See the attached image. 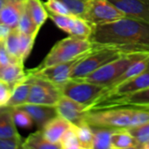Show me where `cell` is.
<instances>
[{
  "mask_svg": "<svg viewBox=\"0 0 149 149\" xmlns=\"http://www.w3.org/2000/svg\"><path fill=\"white\" fill-rule=\"evenodd\" d=\"M55 107L58 115L75 126L85 122V118L88 112L86 105L80 104L64 95L61 96Z\"/></svg>",
  "mask_w": 149,
  "mask_h": 149,
  "instance_id": "11",
  "label": "cell"
},
{
  "mask_svg": "<svg viewBox=\"0 0 149 149\" xmlns=\"http://www.w3.org/2000/svg\"><path fill=\"white\" fill-rule=\"evenodd\" d=\"M20 137L12 117V108L6 107L0 113V138Z\"/></svg>",
  "mask_w": 149,
  "mask_h": 149,
  "instance_id": "22",
  "label": "cell"
},
{
  "mask_svg": "<svg viewBox=\"0 0 149 149\" xmlns=\"http://www.w3.org/2000/svg\"><path fill=\"white\" fill-rule=\"evenodd\" d=\"M126 17L149 23V0H108Z\"/></svg>",
  "mask_w": 149,
  "mask_h": 149,
  "instance_id": "12",
  "label": "cell"
},
{
  "mask_svg": "<svg viewBox=\"0 0 149 149\" xmlns=\"http://www.w3.org/2000/svg\"><path fill=\"white\" fill-rule=\"evenodd\" d=\"M89 40L93 47H115L124 53L149 52V23L124 17L108 24L93 25Z\"/></svg>",
  "mask_w": 149,
  "mask_h": 149,
  "instance_id": "1",
  "label": "cell"
},
{
  "mask_svg": "<svg viewBox=\"0 0 149 149\" xmlns=\"http://www.w3.org/2000/svg\"><path fill=\"white\" fill-rule=\"evenodd\" d=\"M19 107L23 108L30 114L34 124L39 130H42L50 120L58 115L56 107L52 106L25 103Z\"/></svg>",
  "mask_w": 149,
  "mask_h": 149,
  "instance_id": "13",
  "label": "cell"
},
{
  "mask_svg": "<svg viewBox=\"0 0 149 149\" xmlns=\"http://www.w3.org/2000/svg\"><path fill=\"white\" fill-rule=\"evenodd\" d=\"M7 1H8V0H0V12H1L3 7L4 6V4L7 3Z\"/></svg>",
  "mask_w": 149,
  "mask_h": 149,
  "instance_id": "38",
  "label": "cell"
},
{
  "mask_svg": "<svg viewBox=\"0 0 149 149\" xmlns=\"http://www.w3.org/2000/svg\"><path fill=\"white\" fill-rule=\"evenodd\" d=\"M73 127H74V130H75L76 134L78 136L81 148H93V132L92 127L85 121V122H82L77 126L73 125Z\"/></svg>",
  "mask_w": 149,
  "mask_h": 149,
  "instance_id": "26",
  "label": "cell"
},
{
  "mask_svg": "<svg viewBox=\"0 0 149 149\" xmlns=\"http://www.w3.org/2000/svg\"><path fill=\"white\" fill-rule=\"evenodd\" d=\"M62 2L67 9L70 10L72 15L84 17L87 8L90 4L91 0H59Z\"/></svg>",
  "mask_w": 149,
  "mask_h": 149,
  "instance_id": "28",
  "label": "cell"
},
{
  "mask_svg": "<svg viewBox=\"0 0 149 149\" xmlns=\"http://www.w3.org/2000/svg\"><path fill=\"white\" fill-rule=\"evenodd\" d=\"M48 17L53 21V23L60 30H62L65 32H68L72 15H60V14H55L48 11Z\"/></svg>",
  "mask_w": 149,
  "mask_h": 149,
  "instance_id": "32",
  "label": "cell"
},
{
  "mask_svg": "<svg viewBox=\"0 0 149 149\" xmlns=\"http://www.w3.org/2000/svg\"><path fill=\"white\" fill-rule=\"evenodd\" d=\"M85 121L91 127L128 129L149 121V108L113 107L88 111Z\"/></svg>",
  "mask_w": 149,
  "mask_h": 149,
  "instance_id": "2",
  "label": "cell"
},
{
  "mask_svg": "<svg viewBox=\"0 0 149 149\" xmlns=\"http://www.w3.org/2000/svg\"><path fill=\"white\" fill-rule=\"evenodd\" d=\"M44 5L49 12L60 15H72L67 7L59 0H46Z\"/></svg>",
  "mask_w": 149,
  "mask_h": 149,
  "instance_id": "33",
  "label": "cell"
},
{
  "mask_svg": "<svg viewBox=\"0 0 149 149\" xmlns=\"http://www.w3.org/2000/svg\"><path fill=\"white\" fill-rule=\"evenodd\" d=\"M32 77L27 72V76L17 84L11 92L10 98L6 105L8 107H19L27 102V99L29 97L31 86Z\"/></svg>",
  "mask_w": 149,
  "mask_h": 149,
  "instance_id": "18",
  "label": "cell"
},
{
  "mask_svg": "<svg viewBox=\"0 0 149 149\" xmlns=\"http://www.w3.org/2000/svg\"><path fill=\"white\" fill-rule=\"evenodd\" d=\"M25 4L26 0H8L0 12V24H3L11 29L17 28Z\"/></svg>",
  "mask_w": 149,
  "mask_h": 149,
  "instance_id": "15",
  "label": "cell"
},
{
  "mask_svg": "<svg viewBox=\"0 0 149 149\" xmlns=\"http://www.w3.org/2000/svg\"><path fill=\"white\" fill-rule=\"evenodd\" d=\"M147 87H149V67L145 72H143L140 75L134 77V79L127 80V81L117 86L116 87H114L113 89L108 90L101 97L122 95V94L129 93L138 91V90L147 88Z\"/></svg>",
  "mask_w": 149,
  "mask_h": 149,
  "instance_id": "14",
  "label": "cell"
},
{
  "mask_svg": "<svg viewBox=\"0 0 149 149\" xmlns=\"http://www.w3.org/2000/svg\"><path fill=\"white\" fill-rule=\"evenodd\" d=\"M27 76L24 69V63L17 62L0 66V80L7 84L11 89Z\"/></svg>",
  "mask_w": 149,
  "mask_h": 149,
  "instance_id": "17",
  "label": "cell"
},
{
  "mask_svg": "<svg viewBox=\"0 0 149 149\" xmlns=\"http://www.w3.org/2000/svg\"><path fill=\"white\" fill-rule=\"evenodd\" d=\"M113 107L149 108V87L122 95L101 97L88 107L87 111Z\"/></svg>",
  "mask_w": 149,
  "mask_h": 149,
  "instance_id": "7",
  "label": "cell"
},
{
  "mask_svg": "<svg viewBox=\"0 0 149 149\" xmlns=\"http://www.w3.org/2000/svg\"><path fill=\"white\" fill-rule=\"evenodd\" d=\"M17 29L22 33H24L27 35H35V36L38 35V33L40 30L37 26L35 22L33 21L26 4H25V7L19 17Z\"/></svg>",
  "mask_w": 149,
  "mask_h": 149,
  "instance_id": "25",
  "label": "cell"
},
{
  "mask_svg": "<svg viewBox=\"0 0 149 149\" xmlns=\"http://www.w3.org/2000/svg\"><path fill=\"white\" fill-rule=\"evenodd\" d=\"M26 6L33 21L37 26L41 29L46 19L49 17L48 11L44 3H42L40 0H26Z\"/></svg>",
  "mask_w": 149,
  "mask_h": 149,
  "instance_id": "24",
  "label": "cell"
},
{
  "mask_svg": "<svg viewBox=\"0 0 149 149\" xmlns=\"http://www.w3.org/2000/svg\"><path fill=\"white\" fill-rule=\"evenodd\" d=\"M72 126V123H70L61 116L57 115L45 124V126L42 129V132L48 141L53 144L59 145V141L63 137L64 134Z\"/></svg>",
  "mask_w": 149,
  "mask_h": 149,
  "instance_id": "16",
  "label": "cell"
},
{
  "mask_svg": "<svg viewBox=\"0 0 149 149\" xmlns=\"http://www.w3.org/2000/svg\"><path fill=\"white\" fill-rule=\"evenodd\" d=\"M31 77V86L26 103L56 107L62 96L61 88L47 80Z\"/></svg>",
  "mask_w": 149,
  "mask_h": 149,
  "instance_id": "8",
  "label": "cell"
},
{
  "mask_svg": "<svg viewBox=\"0 0 149 149\" xmlns=\"http://www.w3.org/2000/svg\"><path fill=\"white\" fill-rule=\"evenodd\" d=\"M93 132V148L111 149V136L116 129L92 127Z\"/></svg>",
  "mask_w": 149,
  "mask_h": 149,
  "instance_id": "23",
  "label": "cell"
},
{
  "mask_svg": "<svg viewBox=\"0 0 149 149\" xmlns=\"http://www.w3.org/2000/svg\"><path fill=\"white\" fill-rule=\"evenodd\" d=\"M126 17L108 0H91L83 18L93 25L108 24Z\"/></svg>",
  "mask_w": 149,
  "mask_h": 149,
  "instance_id": "9",
  "label": "cell"
},
{
  "mask_svg": "<svg viewBox=\"0 0 149 149\" xmlns=\"http://www.w3.org/2000/svg\"><path fill=\"white\" fill-rule=\"evenodd\" d=\"M4 45L12 57L22 62L20 57V31L17 28L11 29L9 36L4 41Z\"/></svg>",
  "mask_w": 149,
  "mask_h": 149,
  "instance_id": "27",
  "label": "cell"
},
{
  "mask_svg": "<svg viewBox=\"0 0 149 149\" xmlns=\"http://www.w3.org/2000/svg\"><path fill=\"white\" fill-rule=\"evenodd\" d=\"M139 148L135 138L127 129H116L111 136V149Z\"/></svg>",
  "mask_w": 149,
  "mask_h": 149,
  "instance_id": "19",
  "label": "cell"
},
{
  "mask_svg": "<svg viewBox=\"0 0 149 149\" xmlns=\"http://www.w3.org/2000/svg\"><path fill=\"white\" fill-rule=\"evenodd\" d=\"M127 130L137 141L139 148L142 149L144 145L149 142V121L136 127H130Z\"/></svg>",
  "mask_w": 149,
  "mask_h": 149,
  "instance_id": "29",
  "label": "cell"
},
{
  "mask_svg": "<svg viewBox=\"0 0 149 149\" xmlns=\"http://www.w3.org/2000/svg\"><path fill=\"white\" fill-rule=\"evenodd\" d=\"M62 95L68 97L87 107L104 95L108 88L84 79H70L60 86Z\"/></svg>",
  "mask_w": 149,
  "mask_h": 149,
  "instance_id": "6",
  "label": "cell"
},
{
  "mask_svg": "<svg viewBox=\"0 0 149 149\" xmlns=\"http://www.w3.org/2000/svg\"><path fill=\"white\" fill-rule=\"evenodd\" d=\"M149 52H131L116 58L99 68L84 80L109 88L134 63L148 56Z\"/></svg>",
  "mask_w": 149,
  "mask_h": 149,
  "instance_id": "4",
  "label": "cell"
},
{
  "mask_svg": "<svg viewBox=\"0 0 149 149\" xmlns=\"http://www.w3.org/2000/svg\"><path fill=\"white\" fill-rule=\"evenodd\" d=\"M17 62H20V61L16 59L14 57H12L9 53V52L7 51L4 45V43H0V66L7 65L17 63Z\"/></svg>",
  "mask_w": 149,
  "mask_h": 149,
  "instance_id": "35",
  "label": "cell"
},
{
  "mask_svg": "<svg viewBox=\"0 0 149 149\" xmlns=\"http://www.w3.org/2000/svg\"><path fill=\"white\" fill-rule=\"evenodd\" d=\"M12 89L4 82L0 80V107H6Z\"/></svg>",
  "mask_w": 149,
  "mask_h": 149,
  "instance_id": "36",
  "label": "cell"
},
{
  "mask_svg": "<svg viewBox=\"0 0 149 149\" xmlns=\"http://www.w3.org/2000/svg\"><path fill=\"white\" fill-rule=\"evenodd\" d=\"M10 31H11V28H10L9 26L3 24H0V43H4Z\"/></svg>",
  "mask_w": 149,
  "mask_h": 149,
  "instance_id": "37",
  "label": "cell"
},
{
  "mask_svg": "<svg viewBox=\"0 0 149 149\" xmlns=\"http://www.w3.org/2000/svg\"><path fill=\"white\" fill-rule=\"evenodd\" d=\"M23 138L11 137V138H0V149H19L22 148Z\"/></svg>",
  "mask_w": 149,
  "mask_h": 149,
  "instance_id": "34",
  "label": "cell"
},
{
  "mask_svg": "<svg viewBox=\"0 0 149 149\" xmlns=\"http://www.w3.org/2000/svg\"><path fill=\"white\" fill-rule=\"evenodd\" d=\"M22 148L24 149H61L58 144L51 143L45 137L42 130H38L37 132L31 134L25 140H24L22 144Z\"/></svg>",
  "mask_w": 149,
  "mask_h": 149,
  "instance_id": "21",
  "label": "cell"
},
{
  "mask_svg": "<svg viewBox=\"0 0 149 149\" xmlns=\"http://www.w3.org/2000/svg\"><path fill=\"white\" fill-rule=\"evenodd\" d=\"M61 149H82L73 125L64 134L59 141Z\"/></svg>",
  "mask_w": 149,
  "mask_h": 149,
  "instance_id": "31",
  "label": "cell"
},
{
  "mask_svg": "<svg viewBox=\"0 0 149 149\" xmlns=\"http://www.w3.org/2000/svg\"><path fill=\"white\" fill-rule=\"evenodd\" d=\"M122 51L115 47L98 46L84 56L73 67L70 79H84L88 75L102 67L106 64L125 55Z\"/></svg>",
  "mask_w": 149,
  "mask_h": 149,
  "instance_id": "5",
  "label": "cell"
},
{
  "mask_svg": "<svg viewBox=\"0 0 149 149\" xmlns=\"http://www.w3.org/2000/svg\"><path fill=\"white\" fill-rule=\"evenodd\" d=\"M86 55H84V56H86ZM84 56L75 58L73 60L68 61V62L61 63V64H57V65L42 67V68L37 67L35 69L27 71V72L33 77L47 80V81L60 87L66 81H68L70 79L71 72H72L73 67Z\"/></svg>",
  "mask_w": 149,
  "mask_h": 149,
  "instance_id": "10",
  "label": "cell"
},
{
  "mask_svg": "<svg viewBox=\"0 0 149 149\" xmlns=\"http://www.w3.org/2000/svg\"><path fill=\"white\" fill-rule=\"evenodd\" d=\"M6 107H0V113H2V112H3V110L5 109V108H6Z\"/></svg>",
  "mask_w": 149,
  "mask_h": 149,
  "instance_id": "40",
  "label": "cell"
},
{
  "mask_svg": "<svg viewBox=\"0 0 149 149\" xmlns=\"http://www.w3.org/2000/svg\"><path fill=\"white\" fill-rule=\"evenodd\" d=\"M142 149H149V142H148L147 144H145Z\"/></svg>",
  "mask_w": 149,
  "mask_h": 149,
  "instance_id": "39",
  "label": "cell"
},
{
  "mask_svg": "<svg viewBox=\"0 0 149 149\" xmlns=\"http://www.w3.org/2000/svg\"><path fill=\"white\" fill-rule=\"evenodd\" d=\"M93 31V24L86 20L83 17L72 15L71 24L68 30V34L70 36L89 39Z\"/></svg>",
  "mask_w": 149,
  "mask_h": 149,
  "instance_id": "20",
  "label": "cell"
},
{
  "mask_svg": "<svg viewBox=\"0 0 149 149\" xmlns=\"http://www.w3.org/2000/svg\"><path fill=\"white\" fill-rule=\"evenodd\" d=\"M12 117L16 126L22 128H31L34 124L30 114L21 107L12 108Z\"/></svg>",
  "mask_w": 149,
  "mask_h": 149,
  "instance_id": "30",
  "label": "cell"
},
{
  "mask_svg": "<svg viewBox=\"0 0 149 149\" xmlns=\"http://www.w3.org/2000/svg\"><path fill=\"white\" fill-rule=\"evenodd\" d=\"M93 45L89 39L69 36L57 42L38 68L68 62L89 53Z\"/></svg>",
  "mask_w": 149,
  "mask_h": 149,
  "instance_id": "3",
  "label": "cell"
}]
</instances>
